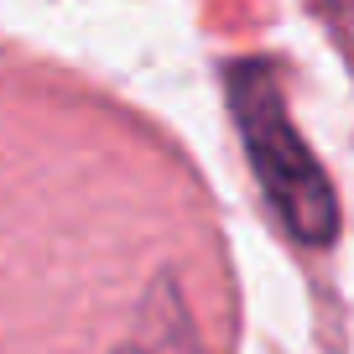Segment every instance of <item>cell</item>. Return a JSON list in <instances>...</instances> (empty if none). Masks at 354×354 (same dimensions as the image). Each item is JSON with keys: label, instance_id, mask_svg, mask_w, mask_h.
Wrapping results in <instances>:
<instances>
[{"label": "cell", "instance_id": "cell-1", "mask_svg": "<svg viewBox=\"0 0 354 354\" xmlns=\"http://www.w3.org/2000/svg\"><path fill=\"white\" fill-rule=\"evenodd\" d=\"M234 110H240V125H245V141H250V156L266 177V193L271 203L281 209L287 230L308 245H323L333 240V193L323 183L318 162L302 151L297 131L287 125V110H281L277 88L266 78V68H240L234 73Z\"/></svg>", "mask_w": 354, "mask_h": 354}]
</instances>
